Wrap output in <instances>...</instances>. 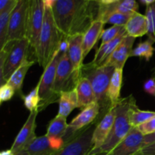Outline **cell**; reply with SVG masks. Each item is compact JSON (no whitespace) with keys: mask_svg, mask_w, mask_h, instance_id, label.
Masks as SVG:
<instances>
[{"mask_svg":"<svg viewBox=\"0 0 155 155\" xmlns=\"http://www.w3.org/2000/svg\"><path fill=\"white\" fill-rule=\"evenodd\" d=\"M58 1V0H42L45 8H49L51 9H52V8L54 7V5Z\"/></svg>","mask_w":155,"mask_h":155,"instance_id":"38","label":"cell"},{"mask_svg":"<svg viewBox=\"0 0 155 155\" xmlns=\"http://www.w3.org/2000/svg\"><path fill=\"white\" fill-rule=\"evenodd\" d=\"M127 35L133 38L142 37L148 33V21L145 15L135 12L125 25Z\"/></svg>","mask_w":155,"mask_h":155,"instance_id":"22","label":"cell"},{"mask_svg":"<svg viewBox=\"0 0 155 155\" xmlns=\"http://www.w3.org/2000/svg\"><path fill=\"white\" fill-rule=\"evenodd\" d=\"M153 43L154 42L151 39H148L145 42L138 44L137 46L133 49L130 57L144 58L148 61L154 54V48L153 47Z\"/></svg>","mask_w":155,"mask_h":155,"instance_id":"29","label":"cell"},{"mask_svg":"<svg viewBox=\"0 0 155 155\" xmlns=\"http://www.w3.org/2000/svg\"><path fill=\"white\" fill-rule=\"evenodd\" d=\"M133 15L124 14L120 12H114L109 15L103 21L104 24H111L117 26H125Z\"/></svg>","mask_w":155,"mask_h":155,"instance_id":"32","label":"cell"},{"mask_svg":"<svg viewBox=\"0 0 155 155\" xmlns=\"http://www.w3.org/2000/svg\"><path fill=\"white\" fill-rule=\"evenodd\" d=\"M30 0H18L11 15L6 43L26 38Z\"/></svg>","mask_w":155,"mask_h":155,"instance_id":"7","label":"cell"},{"mask_svg":"<svg viewBox=\"0 0 155 155\" xmlns=\"http://www.w3.org/2000/svg\"><path fill=\"white\" fill-rule=\"evenodd\" d=\"M45 15V6L42 0H30L28 21L26 38L30 43V47L35 51L39 42Z\"/></svg>","mask_w":155,"mask_h":155,"instance_id":"9","label":"cell"},{"mask_svg":"<svg viewBox=\"0 0 155 155\" xmlns=\"http://www.w3.org/2000/svg\"><path fill=\"white\" fill-rule=\"evenodd\" d=\"M98 121L77 133L55 155H89L93 148L92 137Z\"/></svg>","mask_w":155,"mask_h":155,"instance_id":"8","label":"cell"},{"mask_svg":"<svg viewBox=\"0 0 155 155\" xmlns=\"http://www.w3.org/2000/svg\"><path fill=\"white\" fill-rule=\"evenodd\" d=\"M135 155H155V142L142 148Z\"/></svg>","mask_w":155,"mask_h":155,"instance_id":"37","label":"cell"},{"mask_svg":"<svg viewBox=\"0 0 155 155\" xmlns=\"http://www.w3.org/2000/svg\"><path fill=\"white\" fill-rule=\"evenodd\" d=\"M107 153H99V154H94V155H106Z\"/></svg>","mask_w":155,"mask_h":155,"instance_id":"43","label":"cell"},{"mask_svg":"<svg viewBox=\"0 0 155 155\" xmlns=\"http://www.w3.org/2000/svg\"><path fill=\"white\" fill-rule=\"evenodd\" d=\"M65 145L62 138L48 136H36L24 150L20 151L22 155H55Z\"/></svg>","mask_w":155,"mask_h":155,"instance_id":"12","label":"cell"},{"mask_svg":"<svg viewBox=\"0 0 155 155\" xmlns=\"http://www.w3.org/2000/svg\"><path fill=\"white\" fill-rule=\"evenodd\" d=\"M123 83V69L116 68L110 80L107 95L110 107H114L120 101V91Z\"/></svg>","mask_w":155,"mask_h":155,"instance_id":"24","label":"cell"},{"mask_svg":"<svg viewBox=\"0 0 155 155\" xmlns=\"http://www.w3.org/2000/svg\"><path fill=\"white\" fill-rule=\"evenodd\" d=\"M140 1L142 4L145 5L146 6L150 5L153 4V3L155 2V0H140Z\"/></svg>","mask_w":155,"mask_h":155,"instance_id":"42","label":"cell"},{"mask_svg":"<svg viewBox=\"0 0 155 155\" xmlns=\"http://www.w3.org/2000/svg\"><path fill=\"white\" fill-rule=\"evenodd\" d=\"M61 54L62 53L60 52L59 49L56 51L52 59L44 69L43 74L41 76L40 80L38 83L39 94L41 99L39 106V111L44 110L50 104L59 100V98L54 92V86L57 68Z\"/></svg>","mask_w":155,"mask_h":155,"instance_id":"6","label":"cell"},{"mask_svg":"<svg viewBox=\"0 0 155 155\" xmlns=\"http://www.w3.org/2000/svg\"><path fill=\"white\" fill-rule=\"evenodd\" d=\"M98 1L58 0L52 8L56 27L64 38L84 34L98 18Z\"/></svg>","mask_w":155,"mask_h":155,"instance_id":"1","label":"cell"},{"mask_svg":"<svg viewBox=\"0 0 155 155\" xmlns=\"http://www.w3.org/2000/svg\"><path fill=\"white\" fill-rule=\"evenodd\" d=\"M17 2L18 1L11 2L2 11L0 12V50L6 44L11 15L16 6Z\"/></svg>","mask_w":155,"mask_h":155,"instance_id":"26","label":"cell"},{"mask_svg":"<svg viewBox=\"0 0 155 155\" xmlns=\"http://www.w3.org/2000/svg\"><path fill=\"white\" fill-rule=\"evenodd\" d=\"M116 117V111L114 107H112L109 111L103 117L102 119L98 122L92 137L93 148L92 151L98 149L105 142L111 130Z\"/></svg>","mask_w":155,"mask_h":155,"instance_id":"17","label":"cell"},{"mask_svg":"<svg viewBox=\"0 0 155 155\" xmlns=\"http://www.w3.org/2000/svg\"><path fill=\"white\" fill-rule=\"evenodd\" d=\"M33 64H34V61H30L29 59L27 60L20 68H18L14 72V74L11 76V77L7 81V83L11 85L15 89V92L22 98L24 97L22 93V86L24 80L28 70L30 69V67Z\"/></svg>","mask_w":155,"mask_h":155,"instance_id":"25","label":"cell"},{"mask_svg":"<svg viewBox=\"0 0 155 155\" xmlns=\"http://www.w3.org/2000/svg\"><path fill=\"white\" fill-rule=\"evenodd\" d=\"M83 34L75 35L68 38V54L74 69V77L79 81L81 77V71L83 67Z\"/></svg>","mask_w":155,"mask_h":155,"instance_id":"16","label":"cell"},{"mask_svg":"<svg viewBox=\"0 0 155 155\" xmlns=\"http://www.w3.org/2000/svg\"><path fill=\"white\" fill-rule=\"evenodd\" d=\"M64 39L56 27L52 10L45 8L43 24L39 36L37 46L35 49V56L39 66L45 69L52 59L61 42Z\"/></svg>","mask_w":155,"mask_h":155,"instance_id":"2","label":"cell"},{"mask_svg":"<svg viewBox=\"0 0 155 155\" xmlns=\"http://www.w3.org/2000/svg\"><path fill=\"white\" fill-rule=\"evenodd\" d=\"M30 43L27 38L7 42L0 50V84L7 83L18 68L28 60Z\"/></svg>","mask_w":155,"mask_h":155,"instance_id":"5","label":"cell"},{"mask_svg":"<svg viewBox=\"0 0 155 155\" xmlns=\"http://www.w3.org/2000/svg\"><path fill=\"white\" fill-rule=\"evenodd\" d=\"M38 113L39 110L30 112L27 121L24 124L21 131L17 135L15 142L12 144L11 148L15 154L24 150L36 137L35 130L36 128V120Z\"/></svg>","mask_w":155,"mask_h":155,"instance_id":"14","label":"cell"},{"mask_svg":"<svg viewBox=\"0 0 155 155\" xmlns=\"http://www.w3.org/2000/svg\"><path fill=\"white\" fill-rule=\"evenodd\" d=\"M125 30V26L117 25H113L110 28L104 30L101 36L102 43H107V42H110V41L114 39L116 37H117Z\"/></svg>","mask_w":155,"mask_h":155,"instance_id":"33","label":"cell"},{"mask_svg":"<svg viewBox=\"0 0 155 155\" xmlns=\"http://www.w3.org/2000/svg\"><path fill=\"white\" fill-rule=\"evenodd\" d=\"M144 135L137 127H132L125 138L106 155H135L142 148Z\"/></svg>","mask_w":155,"mask_h":155,"instance_id":"13","label":"cell"},{"mask_svg":"<svg viewBox=\"0 0 155 155\" xmlns=\"http://www.w3.org/2000/svg\"><path fill=\"white\" fill-rule=\"evenodd\" d=\"M66 118L67 117H65L58 114L54 119L50 121L45 135L51 136V137L62 138L63 139L64 136L66 134L68 127Z\"/></svg>","mask_w":155,"mask_h":155,"instance_id":"28","label":"cell"},{"mask_svg":"<svg viewBox=\"0 0 155 155\" xmlns=\"http://www.w3.org/2000/svg\"><path fill=\"white\" fill-rule=\"evenodd\" d=\"M90 1H98V0H90Z\"/></svg>","mask_w":155,"mask_h":155,"instance_id":"45","label":"cell"},{"mask_svg":"<svg viewBox=\"0 0 155 155\" xmlns=\"http://www.w3.org/2000/svg\"><path fill=\"white\" fill-rule=\"evenodd\" d=\"M75 89L78 97V107L81 110L96 101L92 85L86 77H80Z\"/></svg>","mask_w":155,"mask_h":155,"instance_id":"21","label":"cell"},{"mask_svg":"<svg viewBox=\"0 0 155 155\" xmlns=\"http://www.w3.org/2000/svg\"><path fill=\"white\" fill-rule=\"evenodd\" d=\"M137 128L144 136L154 133L155 132V117L142 124V125L139 126Z\"/></svg>","mask_w":155,"mask_h":155,"instance_id":"35","label":"cell"},{"mask_svg":"<svg viewBox=\"0 0 155 155\" xmlns=\"http://www.w3.org/2000/svg\"><path fill=\"white\" fill-rule=\"evenodd\" d=\"M126 36H127V33L125 30L117 37H116L110 42H107V43H101V46L96 51L93 61L89 64L92 66L95 67L101 66L104 64L106 61L109 58L110 54L114 51L115 48H117V46L119 45L120 42L123 40V39Z\"/></svg>","mask_w":155,"mask_h":155,"instance_id":"20","label":"cell"},{"mask_svg":"<svg viewBox=\"0 0 155 155\" xmlns=\"http://www.w3.org/2000/svg\"><path fill=\"white\" fill-rule=\"evenodd\" d=\"M135 39L136 38H133L128 35L126 36L103 65L124 69L126 61L130 57L133 51V46Z\"/></svg>","mask_w":155,"mask_h":155,"instance_id":"15","label":"cell"},{"mask_svg":"<svg viewBox=\"0 0 155 155\" xmlns=\"http://www.w3.org/2000/svg\"><path fill=\"white\" fill-rule=\"evenodd\" d=\"M104 24H105L101 20H95L89 27V29L86 30V33L83 34V50L84 58L95 46L98 39L101 38V34L104 31L103 28H104Z\"/></svg>","mask_w":155,"mask_h":155,"instance_id":"19","label":"cell"},{"mask_svg":"<svg viewBox=\"0 0 155 155\" xmlns=\"http://www.w3.org/2000/svg\"><path fill=\"white\" fill-rule=\"evenodd\" d=\"M15 155H22V154H19V153H18V154H16Z\"/></svg>","mask_w":155,"mask_h":155,"instance_id":"44","label":"cell"},{"mask_svg":"<svg viewBox=\"0 0 155 155\" xmlns=\"http://www.w3.org/2000/svg\"><path fill=\"white\" fill-rule=\"evenodd\" d=\"M15 92V89L8 83H5L0 88V102L3 103L9 101L14 96Z\"/></svg>","mask_w":155,"mask_h":155,"instance_id":"34","label":"cell"},{"mask_svg":"<svg viewBox=\"0 0 155 155\" xmlns=\"http://www.w3.org/2000/svg\"><path fill=\"white\" fill-rule=\"evenodd\" d=\"M144 90L150 95H155V79L151 78L144 84Z\"/></svg>","mask_w":155,"mask_h":155,"instance_id":"36","label":"cell"},{"mask_svg":"<svg viewBox=\"0 0 155 155\" xmlns=\"http://www.w3.org/2000/svg\"><path fill=\"white\" fill-rule=\"evenodd\" d=\"M119 0H98V2L103 5H110L117 2Z\"/></svg>","mask_w":155,"mask_h":155,"instance_id":"39","label":"cell"},{"mask_svg":"<svg viewBox=\"0 0 155 155\" xmlns=\"http://www.w3.org/2000/svg\"><path fill=\"white\" fill-rule=\"evenodd\" d=\"M0 155H15V153L12 151V149L5 150L0 153Z\"/></svg>","mask_w":155,"mask_h":155,"instance_id":"41","label":"cell"},{"mask_svg":"<svg viewBox=\"0 0 155 155\" xmlns=\"http://www.w3.org/2000/svg\"><path fill=\"white\" fill-rule=\"evenodd\" d=\"M136 101L133 95L121 98L115 106L116 117L111 130L105 142L98 149L90 151L89 155H94L99 153H109L114 149L132 129L129 120V111L132 104Z\"/></svg>","mask_w":155,"mask_h":155,"instance_id":"4","label":"cell"},{"mask_svg":"<svg viewBox=\"0 0 155 155\" xmlns=\"http://www.w3.org/2000/svg\"><path fill=\"white\" fill-rule=\"evenodd\" d=\"M13 1H18V0H0V12L2 11L8 3Z\"/></svg>","mask_w":155,"mask_h":155,"instance_id":"40","label":"cell"},{"mask_svg":"<svg viewBox=\"0 0 155 155\" xmlns=\"http://www.w3.org/2000/svg\"><path fill=\"white\" fill-rule=\"evenodd\" d=\"M115 69L116 68L114 67L107 65L92 66L89 63L83 65L82 68L81 77H86L89 80L95 93L96 102L98 103L101 107L98 122L111 108L107 98V92Z\"/></svg>","mask_w":155,"mask_h":155,"instance_id":"3","label":"cell"},{"mask_svg":"<svg viewBox=\"0 0 155 155\" xmlns=\"http://www.w3.org/2000/svg\"><path fill=\"white\" fill-rule=\"evenodd\" d=\"M154 117V111L140 110L136 105V101L132 104L129 111V120L132 127H138Z\"/></svg>","mask_w":155,"mask_h":155,"instance_id":"27","label":"cell"},{"mask_svg":"<svg viewBox=\"0 0 155 155\" xmlns=\"http://www.w3.org/2000/svg\"><path fill=\"white\" fill-rule=\"evenodd\" d=\"M138 8L139 5L136 0H119L117 2L110 5H103L99 3L97 19L103 21L109 15L114 12L133 15L135 12H137Z\"/></svg>","mask_w":155,"mask_h":155,"instance_id":"18","label":"cell"},{"mask_svg":"<svg viewBox=\"0 0 155 155\" xmlns=\"http://www.w3.org/2000/svg\"><path fill=\"white\" fill-rule=\"evenodd\" d=\"M58 104V114L68 117L74 109L78 107V97L76 89L61 92Z\"/></svg>","mask_w":155,"mask_h":155,"instance_id":"23","label":"cell"},{"mask_svg":"<svg viewBox=\"0 0 155 155\" xmlns=\"http://www.w3.org/2000/svg\"><path fill=\"white\" fill-rule=\"evenodd\" d=\"M100 114H101V107L96 101L83 108L81 112L68 124V130L63 138L65 144L71 140L77 133L83 130L92 123L95 121L98 122Z\"/></svg>","mask_w":155,"mask_h":155,"instance_id":"10","label":"cell"},{"mask_svg":"<svg viewBox=\"0 0 155 155\" xmlns=\"http://www.w3.org/2000/svg\"><path fill=\"white\" fill-rule=\"evenodd\" d=\"M77 82L74 77V69L68 52L63 53L57 68L54 86V93L59 98L61 92L75 89Z\"/></svg>","mask_w":155,"mask_h":155,"instance_id":"11","label":"cell"},{"mask_svg":"<svg viewBox=\"0 0 155 155\" xmlns=\"http://www.w3.org/2000/svg\"><path fill=\"white\" fill-rule=\"evenodd\" d=\"M145 16L148 21V39L155 42V2L146 7Z\"/></svg>","mask_w":155,"mask_h":155,"instance_id":"31","label":"cell"},{"mask_svg":"<svg viewBox=\"0 0 155 155\" xmlns=\"http://www.w3.org/2000/svg\"><path fill=\"white\" fill-rule=\"evenodd\" d=\"M24 104L26 108L30 110V112L34 110H39V106L40 104V97L39 94V85L33 89L27 95H24L23 97Z\"/></svg>","mask_w":155,"mask_h":155,"instance_id":"30","label":"cell"}]
</instances>
